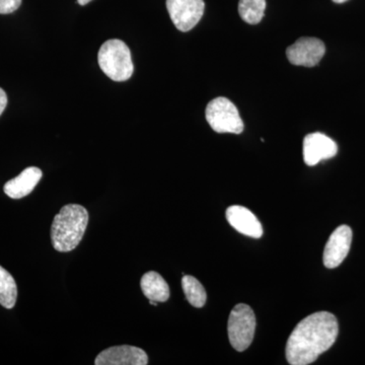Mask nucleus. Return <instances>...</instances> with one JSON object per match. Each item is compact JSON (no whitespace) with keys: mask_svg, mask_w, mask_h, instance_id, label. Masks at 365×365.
<instances>
[{"mask_svg":"<svg viewBox=\"0 0 365 365\" xmlns=\"http://www.w3.org/2000/svg\"><path fill=\"white\" fill-rule=\"evenodd\" d=\"M140 287L143 294L153 302H165L170 299L169 284L155 271L144 274L140 280Z\"/></svg>","mask_w":365,"mask_h":365,"instance_id":"obj_13","label":"nucleus"},{"mask_svg":"<svg viewBox=\"0 0 365 365\" xmlns=\"http://www.w3.org/2000/svg\"><path fill=\"white\" fill-rule=\"evenodd\" d=\"M23 0H0V14H13L21 6Z\"/></svg>","mask_w":365,"mask_h":365,"instance_id":"obj_17","label":"nucleus"},{"mask_svg":"<svg viewBox=\"0 0 365 365\" xmlns=\"http://www.w3.org/2000/svg\"><path fill=\"white\" fill-rule=\"evenodd\" d=\"M266 0H240L239 14L242 21L250 25H257L263 19Z\"/></svg>","mask_w":365,"mask_h":365,"instance_id":"obj_16","label":"nucleus"},{"mask_svg":"<svg viewBox=\"0 0 365 365\" xmlns=\"http://www.w3.org/2000/svg\"><path fill=\"white\" fill-rule=\"evenodd\" d=\"M88 212L78 204L63 206L55 215L51 227V241L56 251L67 253L78 246L88 225Z\"/></svg>","mask_w":365,"mask_h":365,"instance_id":"obj_2","label":"nucleus"},{"mask_svg":"<svg viewBox=\"0 0 365 365\" xmlns=\"http://www.w3.org/2000/svg\"><path fill=\"white\" fill-rule=\"evenodd\" d=\"M336 4H343V2L347 1V0H333Z\"/></svg>","mask_w":365,"mask_h":365,"instance_id":"obj_20","label":"nucleus"},{"mask_svg":"<svg viewBox=\"0 0 365 365\" xmlns=\"http://www.w3.org/2000/svg\"><path fill=\"white\" fill-rule=\"evenodd\" d=\"M256 331V316L248 304H239L228 318L227 332L230 344L237 351L248 349Z\"/></svg>","mask_w":365,"mask_h":365,"instance_id":"obj_4","label":"nucleus"},{"mask_svg":"<svg viewBox=\"0 0 365 365\" xmlns=\"http://www.w3.org/2000/svg\"><path fill=\"white\" fill-rule=\"evenodd\" d=\"M18 299V287L11 274L0 266V304L13 309Z\"/></svg>","mask_w":365,"mask_h":365,"instance_id":"obj_14","label":"nucleus"},{"mask_svg":"<svg viewBox=\"0 0 365 365\" xmlns=\"http://www.w3.org/2000/svg\"><path fill=\"white\" fill-rule=\"evenodd\" d=\"M170 19L178 30L189 32L202 19L204 0H167Z\"/></svg>","mask_w":365,"mask_h":365,"instance_id":"obj_6","label":"nucleus"},{"mask_svg":"<svg viewBox=\"0 0 365 365\" xmlns=\"http://www.w3.org/2000/svg\"><path fill=\"white\" fill-rule=\"evenodd\" d=\"M42 176L43 173L39 168H26L18 177L4 185V193L13 199L24 198L32 193Z\"/></svg>","mask_w":365,"mask_h":365,"instance_id":"obj_12","label":"nucleus"},{"mask_svg":"<svg viewBox=\"0 0 365 365\" xmlns=\"http://www.w3.org/2000/svg\"><path fill=\"white\" fill-rule=\"evenodd\" d=\"M182 287L186 299L191 306L202 307L206 304L207 294L203 285L193 276L184 275L182 279Z\"/></svg>","mask_w":365,"mask_h":365,"instance_id":"obj_15","label":"nucleus"},{"mask_svg":"<svg viewBox=\"0 0 365 365\" xmlns=\"http://www.w3.org/2000/svg\"><path fill=\"white\" fill-rule=\"evenodd\" d=\"M325 53L326 47L323 41L311 37L300 38L287 49L288 60L297 66H318Z\"/></svg>","mask_w":365,"mask_h":365,"instance_id":"obj_7","label":"nucleus"},{"mask_svg":"<svg viewBox=\"0 0 365 365\" xmlns=\"http://www.w3.org/2000/svg\"><path fill=\"white\" fill-rule=\"evenodd\" d=\"M352 242V230L348 225L336 228L324 250V265L328 269L337 268L345 260Z\"/></svg>","mask_w":365,"mask_h":365,"instance_id":"obj_8","label":"nucleus"},{"mask_svg":"<svg viewBox=\"0 0 365 365\" xmlns=\"http://www.w3.org/2000/svg\"><path fill=\"white\" fill-rule=\"evenodd\" d=\"M206 120L217 133L241 134L244 122L234 103L227 98H216L206 107Z\"/></svg>","mask_w":365,"mask_h":365,"instance_id":"obj_5","label":"nucleus"},{"mask_svg":"<svg viewBox=\"0 0 365 365\" xmlns=\"http://www.w3.org/2000/svg\"><path fill=\"white\" fill-rule=\"evenodd\" d=\"M7 106V96L6 91L0 88V116L4 112Z\"/></svg>","mask_w":365,"mask_h":365,"instance_id":"obj_18","label":"nucleus"},{"mask_svg":"<svg viewBox=\"0 0 365 365\" xmlns=\"http://www.w3.org/2000/svg\"><path fill=\"white\" fill-rule=\"evenodd\" d=\"M339 333L337 319L328 312H318L300 321L288 338L287 359L292 365L313 364L332 347Z\"/></svg>","mask_w":365,"mask_h":365,"instance_id":"obj_1","label":"nucleus"},{"mask_svg":"<svg viewBox=\"0 0 365 365\" xmlns=\"http://www.w3.org/2000/svg\"><path fill=\"white\" fill-rule=\"evenodd\" d=\"M98 61L106 76L118 83L128 81L133 74L130 49L123 41H106L98 51Z\"/></svg>","mask_w":365,"mask_h":365,"instance_id":"obj_3","label":"nucleus"},{"mask_svg":"<svg viewBox=\"0 0 365 365\" xmlns=\"http://www.w3.org/2000/svg\"><path fill=\"white\" fill-rule=\"evenodd\" d=\"M227 220L235 230L247 237L260 239L263 227L252 211L244 206L232 205L227 208Z\"/></svg>","mask_w":365,"mask_h":365,"instance_id":"obj_11","label":"nucleus"},{"mask_svg":"<svg viewBox=\"0 0 365 365\" xmlns=\"http://www.w3.org/2000/svg\"><path fill=\"white\" fill-rule=\"evenodd\" d=\"M91 0H78V2L81 6H86V4H90Z\"/></svg>","mask_w":365,"mask_h":365,"instance_id":"obj_19","label":"nucleus"},{"mask_svg":"<svg viewBox=\"0 0 365 365\" xmlns=\"http://www.w3.org/2000/svg\"><path fill=\"white\" fill-rule=\"evenodd\" d=\"M337 153V144L325 134L314 132L304 138V160L309 167L318 165L321 160L335 157Z\"/></svg>","mask_w":365,"mask_h":365,"instance_id":"obj_10","label":"nucleus"},{"mask_svg":"<svg viewBox=\"0 0 365 365\" xmlns=\"http://www.w3.org/2000/svg\"><path fill=\"white\" fill-rule=\"evenodd\" d=\"M148 356L135 346L121 345L108 348L98 355L96 365H146Z\"/></svg>","mask_w":365,"mask_h":365,"instance_id":"obj_9","label":"nucleus"}]
</instances>
